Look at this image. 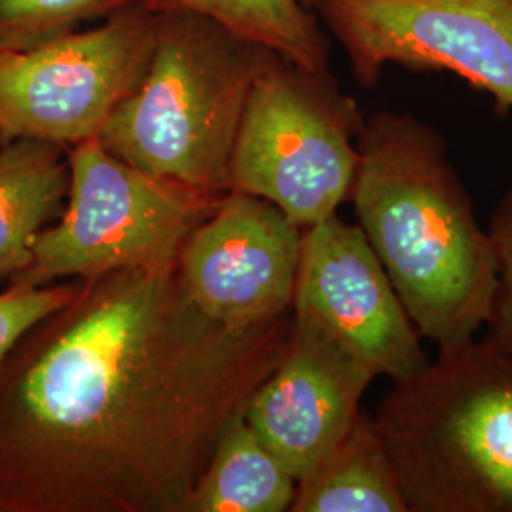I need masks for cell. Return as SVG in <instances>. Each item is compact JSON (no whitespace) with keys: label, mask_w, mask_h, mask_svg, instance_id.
<instances>
[{"label":"cell","mask_w":512,"mask_h":512,"mask_svg":"<svg viewBox=\"0 0 512 512\" xmlns=\"http://www.w3.org/2000/svg\"><path fill=\"white\" fill-rule=\"evenodd\" d=\"M291 327L213 321L177 266L78 279L0 361V512H184Z\"/></svg>","instance_id":"cell-1"},{"label":"cell","mask_w":512,"mask_h":512,"mask_svg":"<svg viewBox=\"0 0 512 512\" xmlns=\"http://www.w3.org/2000/svg\"><path fill=\"white\" fill-rule=\"evenodd\" d=\"M357 148L349 202L414 327L439 351L475 340L494 302V245L444 139L384 110L365 120Z\"/></svg>","instance_id":"cell-2"},{"label":"cell","mask_w":512,"mask_h":512,"mask_svg":"<svg viewBox=\"0 0 512 512\" xmlns=\"http://www.w3.org/2000/svg\"><path fill=\"white\" fill-rule=\"evenodd\" d=\"M274 55L205 14L160 10L147 74L97 139L152 175L222 196L247 97Z\"/></svg>","instance_id":"cell-3"},{"label":"cell","mask_w":512,"mask_h":512,"mask_svg":"<svg viewBox=\"0 0 512 512\" xmlns=\"http://www.w3.org/2000/svg\"><path fill=\"white\" fill-rule=\"evenodd\" d=\"M372 418L408 512H512V361L490 342L440 349Z\"/></svg>","instance_id":"cell-4"},{"label":"cell","mask_w":512,"mask_h":512,"mask_svg":"<svg viewBox=\"0 0 512 512\" xmlns=\"http://www.w3.org/2000/svg\"><path fill=\"white\" fill-rule=\"evenodd\" d=\"M365 116L329 69L275 54L256 78L230 158V190L277 205L300 228L349 202Z\"/></svg>","instance_id":"cell-5"},{"label":"cell","mask_w":512,"mask_h":512,"mask_svg":"<svg viewBox=\"0 0 512 512\" xmlns=\"http://www.w3.org/2000/svg\"><path fill=\"white\" fill-rule=\"evenodd\" d=\"M69 171L65 211L38 234L14 285L175 268L186 239L220 200L129 164L99 139L69 148Z\"/></svg>","instance_id":"cell-6"},{"label":"cell","mask_w":512,"mask_h":512,"mask_svg":"<svg viewBox=\"0 0 512 512\" xmlns=\"http://www.w3.org/2000/svg\"><path fill=\"white\" fill-rule=\"evenodd\" d=\"M156 10L133 6L29 50H0V137L73 148L97 139L147 74Z\"/></svg>","instance_id":"cell-7"},{"label":"cell","mask_w":512,"mask_h":512,"mask_svg":"<svg viewBox=\"0 0 512 512\" xmlns=\"http://www.w3.org/2000/svg\"><path fill=\"white\" fill-rule=\"evenodd\" d=\"M357 84L385 67L452 73L512 112V0H315Z\"/></svg>","instance_id":"cell-8"},{"label":"cell","mask_w":512,"mask_h":512,"mask_svg":"<svg viewBox=\"0 0 512 512\" xmlns=\"http://www.w3.org/2000/svg\"><path fill=\"white\" fill-rule=\"evenodd\" d=\"M293 313L308 317L376 378L385 376L391 384L431 363L363 230L336 213L304 228Z\"/></svg>","instance_id":"cell-9"},{"label":"cell","mask_w":512,"mask_h":512,"mask_svg":"<svg viewBox=\"0 0 512 512\" xmlns=\"http://www.w3.org/2000/svg\"><path fill=\"white\" fill-rule=\"evenodd\" d=\"M302 234L274 203L230 190L181 249L177 275L184 293L226 327L279 319L293 311Z\"/></svg>","instance_id":"cell-10"},{"label":"cell","mask_w":512,"mask_h":512,"mask_svg":"<svg viewBox=\"0 0 512 512\" xmlns=\"http://www.w3.org/2000/svg\"><path fill=\"white\" fill-rule=\"evenodd\" d=\"M376 376L308 317L293 313L287 348L245 420L298 480L346 437Z\"/></svg>","instance_id":"cell-11"},{"label":"cell","mask_w":512,"mask_h":512,"mask_svg":"<svg viewBox=\"0 0 512 512\" xmlns=\"http://www.w3.org/2000/svg\"><path fill=\"white\" fill-rule=\"evenodd\" d=\"M69 150L35 139L0 145V279H14L33 258L38 234L69 198Z\"/></svg>","instance_id":"cell-12"},{"label":"cell","mask_w":512,"mask_h":512,"mask_svg":"<svg viewBox=\"0 0 512 512\" xmlns=\"http://www.w3.org/2000/svg\"><path fill=\"white\" fill-rule=\"evenodd\" d=\"M293 512H408L401 482L372 414L296 480Z\"/></svg>","instance_id":"cell-13"},{"label":"cell","mask_w":512,"mask_h":512,"mask_svg":"<svg viewBox=\"0 0 512 512\" xmlns=\"http://www.w3.org/2000/svg\"><path fill=\"white\" fill-rule=\"evenodd\" d=\"M294 494L296 478L243 414L220 437L184 512H285Z\"/></svg>","instance_id":"cell-14"},{"label":"cell","mask_w":512,"mask_h":512,"mask_svg":"<svg viewBox=\"0 0 512 512\" xmlns=\"http://www.w3.org/2000/svg\"><path fill=\"white\" fill-rule=\"evenodd\" d=\"M160 10H192L308 69H329V40L300 0H147Z\"/></svg>","instance_id":"cell-15"},{"label":"cell","mask_w":512,"mask_h":512,"mask_svg":"<svg viewBox=\"0 0 512 512\" xmlns=\"http://www.w3.org/2000/svg\"><path fill=\"white\" fill-rule=\"evenodd\" d=\"M147 0H0V50H29Z\"/></svg>","instance_id":"cell-16"},{"label":"cell","mask_w":512,"mask_h":512,"mask_svg":"<svg viewBox=\"0 0 512 512\" xmlns=\"http://www.w3.org/2000/svg\"><path fill=\"white\" fill-rule=\"evenodd\" d=\"M488 232L494 245L497 287L482 338L512 361V186L495 205Z\"/></svg>","instance_id":"cell-17"},{"label":"cell","mask_w":512,"mask_h":512,"mask_svg":"<svg viewBox=\"0 0 512 512\" xmlns=\"http://www.w3.org/2000/svg\"><path fill=\"white\" fill-rule=\"evenodd\" d=\"M78 287V279L63 285L23 287L10 285L0 294V361L19 338L42 317L67 304Z\"/></svg>","instance_id":"cell-18"},{"label":"cell","mask_w":512,"mask_h":512,"mask_svg":"<svg viewBox=\"0 0 512 512\" xmlns=\"http://www.w3.org/2000/svg\"><path fill=\"white\" fill-rule=\"evenodd\" d=\"M306 8H310V10H313V4H315V0H300Z\"/></svg>","instance_id":"cell-19"},{"label":"cell","mask_w":512,"mask_h":512,"mask_svg":"<svg viewBox=\"0 0 512 512\" xmlns=\"http://www.w3.org/2000/svg\"><path fill=\"white\" fill-rule=\"evenodd\" d=\"M2 143H4V141H2V137H0V145H2Z\"/></svg>","instance_id":"cell-20"}]
</instances>
